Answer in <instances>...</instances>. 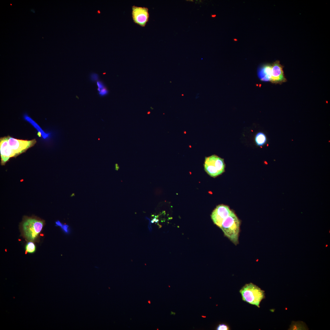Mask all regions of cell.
I'll return each instance as SVG.
<instances>
[{
	"mask_svg": "<svg viewBox=\"0 0 330 330\" xmlns=\"http://www.w3.org/2000/svg\"><path fill=\"white\" fill-rule=\"evenodd\" d=\"M43 226L42 221L29 218L24 220L22 225L24 236L29 240L33 241L38 237Z\"/></svg>",
	"mask_w": 330,
	"mask_h": 330,
	"instance_id": "277c9868",
	"label": "cell"
},
{
	"mask_svg": "<svg viewBox=\"0 0 330 330\" xmlns=\"http://www.w3.org/2000/svg\"><path fill=\"white\" fill-rule=\"evenodd\" d=\"M217 330H229V327L226 324H219L216 328Z\"/></svg>",
	"mask_w": 330,
	"mask_h": 330,
	"instance_id": "2e32d148",
	"label": "cell"
},
{
	"mask_svg": "<svg viewBox=\"0 0 330 330\" xmlns=\"http://www.w3.org/2000/svg\"><path fill=\"white\" fill-rule=\"evenodd\" d=\"M8 141L14 156L25 152L33 146L36 142L35 139L31 140H20L9 136Z\"/></svg>",
	"mask_w": 330,
	"mask_h": 330,
	"instance_id": "5b68a950",
	"label": "cell"
},
{
	"mask_svg": "<svg viewBox=\"0 0 330 330\" xmlns=\"http://www.w3.org/2000/svg\"><path fill=\"white\" fill-rule=\"evenodd\" d=\"M55 224L56 226L59 227H61L63 225V223H62L59 220H57V221H56Z\"/></svg>",
	"mask_w": 330,
	"mask_h": 330,
	"instance_id": "44dd1931",
	"label": "cell"
},
{
	"mask_svg": "<svg viewBox=\"0 0 330 330\" xmlns=\"http://www.w3.org/2000/svg\"><path fill=\"white\" fill-rule=\"evenodd\" d=\"M255 141L256 144L258 146H262L266 141V135L263 133L259 132L255 136Z\"/></svg>",
	"mask_w": 330,
	"mask_h": 330,
	"instance_id": "7c38bea8",
	"label": "cell"
},
{
	"mask_svg": "<svg viewBox=\"0 0 330 330\" xmlns=\"http://www.w3.org/2000/svg\"><path fill=\"white\" fill-rule=\"evenodd\" d=\"M132 17L135 23L145 27L149 19L148 9L146 7L133 6L132 7Z\"/></svg>",
	"mask_w": 330,
	"mask_h": 330,
	"instance_id": "8992f818",
	"label": "cell"
},
{
	"mask_svg": "<svg viewBox=\"0 0 330 330\" xmlns=\"http://www.w3.org/2000/svg\"><path fill=\"white\" fill-rule=\"evenodd\" d=\"M108 92L107 90L105 87L101 89L100 91L99 92V94L101 96H104L107 94Z\"/></svg>",
	"mask_w": 330,
	"mask_h": 330,
	"instance_id": "e0dca14e",
	"label": "cell"
},
{
	"mask_svg": "<svg viewBox=\"0 0 330 330\" xmlns=\"http://www.w3.org/2000/svg\"><path fill=\"white\" fill-rule=\"evenodd\" d=\"M60 228L62 231L66 234H68L71 233V228L67 224H63L62 225Z\"/></svg>",
	"mask_w": 330,
	"mask_h": 330,
	"instance_id": "9a60e30c",
	"label": "cell"
},
{
	"mask_svg": "<svg viewBox=\"0 0 330 330\" xmlns=\"http://www.w3.org/2000/svg\"><path fill=\"white\" fill-rule=\"evenodd\" d=\"M231 211L227 205H219L212 212L211 218L214 223L220 228L224 220L230 215Z\"/></svg>",
	"mask_w": 330,
	"mask_h": 330,
	"instance_id": "52a82bcc",
	"label": "cell"
},
{
	"mask_svg": "<svg viewBox=\"0 0 330 330\" xmlns=\"http://www.w3.org/2000/svg\"><path fill=\"white\" fill-rule=\"evenodd\" d=\"M308 328L305 323L302 321H293L290 330H307Z\"/></svg>",
	"mask_w": 330,
	"mask_h": 330,
	"instance_id": "4fadbf2b",
	"label": "cell"
},
{
	"mask_svg": "<svg viewBox=\"0 0 330 330\" xmlns=\"http://www.w3.org/2000/svg\"><path fill=\"white\" fill-rule=\"evenodd\" d=\"M272 65L266 64L260 67L258 70V75L264 81H270L271 76Z\"/></svg>",
	"mask_w": 330,
	"mask_h": 330,
	"instance_id": "30bf717a",
	"label": "cell"
},
{
	"mask_svg": "<svg viewBox=\"0 0 330 330\" xmlns=\"http://www.w3.org/2000/svg\"><path fill=\"white\" fill-rule=\"evenodd\" d=\"M97 85L98 87V88L100 89V90L105 87L103 83L100 81H97Z\"/></svg>",
	"mask_w": 330,
	"mask_h": 330,
	"instance_id": "d6986e66",
	"label": "cell"
},
{
	"mask_svg": "<svg viewBox=\"0 0 330 330\" xmlns=\"http://www.w3.org/2000/svg\"><path fill=\"white\" fill-rule=\"evenodd\" d=\"M91 78L92 80L96 81L98 79V77L97 74L94 73L91 75Z\"/></svg>",
	"mask_w": 330,
	"mask_h": 330,
	"instance_id": "ac0fdd59",
	"label": "cell"
},
{
	"mask_svg": "<svg viewBox=\"0 0 330 330\" xmlns=\"http://www.w3.org/2000/svg\"><path fill=\"white\" fill-rule=\"evenodd\" d=\"M150 301H148V303H150Z\"/></svg>",
	"mask_w": 330,
	"mask_h": 330,
	"instance_id": "7402d4cb",
	"label": "cell"
},
{
	"mask_svg": "<svg viewBox=\"0 0 330 330\" xmlns=\"http://www.w3.org/2000/svg\"><path fill=\"white\" fill-rule=\"evenodd\" d=\"M283 66L278 61H276L272 65L271 76L270 81L273 83H282L287 81L283 70Z\"/></svg>",
	"mask_w": 330,
	"mask_h": 330,
	"instance_id": "ba28073f",
	"label": "cell"
},
{
	"mask_svg": "<svg viewBox=\"0 0 330 330\" xmlns=\"http://www.w3.org/2000/svg\"><path fill=\"white\" fill-rule=\"evenodd\" d=\"M240 292L243 301L258 307L261 301L265 298L264 291L252 283L246 284Z\"/></svg>",
	"mask_w": 330,
	"mask_h": 330,
	"instance_id": "7a4b0ae2",
	"label": "cell"
},
{
	"mask_svg": "<svg viewBox=\"0 0 330 330\" xmlns=\"http://www.w3.org/2000/svg\"><path fill=\"white\" fill-rule=\"evenodd\" d=\"M25 249L26 251L29 253H33L35 250V246L33 243L29 242L27 244Z\"/></svg>",
	"mask_w": 330,
	"mask_h": 330,
	"instance_id": "5bb4252c",
	"label": "cell"
},
{
	"mask_svg": "<svg viewBox=\"0 0 330 330\" xmlns=\"http://www.w3.org/2000/svg\"><path fill=\"white\" fill-rule=\"evenodd\" d=\"M225 166L224 159L216 155L205 157L204 169L211 177H215L222 174L225 171Z\"/></svg>",
	"mask_w": 330,
	"mask_h": 330,
	"instance_id": "3957f363",
	"label": "cell"
},
{
	"mask_svg": "<svg viewBox=\"0 0 330 330\" xmlns=\"http://www.w3.org/2000/svg\"><path fill=\"white\" fill-rule=\"evenodd\" d=\"M240 222L232 211L230 215L224 220L220 227L225 235L234 244L238 243Z\"/></svg>",
	"mask_w": 330,
	"mask_h": 330,
	"instance_id": "6da1fadb",
	"label": "cell"
},
{
	"mask_svg": "<svg viewBox=\"0 0 330 330\" xmlns=\"http://www.w3.org/2000/svg\"><path fill=\"white\" fill-rule=\"evenodd\" d=\"M24 118L25 120L31 123L37 130L38 131V135L39 137L42 135L44 138H46L48 136V135L45 133L39 125L29 116L25 115Z\"/></svg>",
	"mask_w": 330,
	"mask_h": 330,
	"instance_id": "8fae6325",
	"label": "cell"
},
{
	"mask_svg": "<svg viewBox=\"0 0 330 330\" xmlns=\"http://www.w3.org/2000/svg\"><path fill=\"white\" fill-rule=\"evenodd\" d=\"M146 218L148 221V228L149 229V230L150 232H151L152 230L151 225V221L150 220V219L146 217Z\"/></svg>",
	"mask_w": 330,
	"mask_h": 330,
	"instance_id": "ffe728a7",
	"label": "cell"
},
{
	"mask_svg": "<svg viewBox=\"0 0 330 330\" xmlns=\"http://www.w3.org/2000/svg\"><path fill=\"white\" fill-rule=\"evenodd\" d=\"M9 136L4 137L1 138L0 139V154L2 164L5 163L10 158L14 157L9 145Z\"/></svg>",
	"mask_w": 330,
	"mask_h": 330,
	"instance_id": "9c48e42d",
	"label": "cell"
}]
</instances>
